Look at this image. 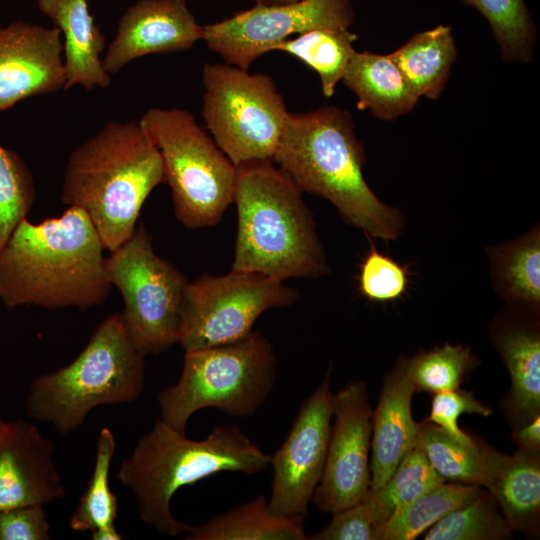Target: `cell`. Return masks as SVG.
Listing matches in <instances>:
<instances>
[{"mask_svg":"<svg viewBox=\"0 0 540 540\" xmlns=\"http://www.w3.org/2000/svg\"><path fill=\"white\" fill-rule=\"evenodd\" d=\"M273 162L301 192L328 200L366 237L394 241L404 232L405 216L384 203L364 178L365 150L346 109L289 112Z\"/></svg>","mask_w":540,"mask_h":540,"instance_id":"7a4b0ae2","label":"cell"},{"mask_svg":"<svg viewBox=\"0 0 540 540\" xmlns=\"http://www.w3.org/2000/svg\"><path fill=\"white\" fill-rule=\"evenodd\" d=\"M332 415L325 468L312 501L321 512L335 514L370 489L373 410L366 384L353 381L334 393Z\"/></svg>","mask_w":540,"mask_h":540,"instance_id":"5bb4252c","label":"cell"},{"mask_svg":"<svg viewBox=\"0 0 540 540\" xmlns=\"http://www.w3.org/2000/svg\"><path fill=\"white\" fill-rule=\"evenodd\" d=\"M342 81L356 95L359 109L383 121L408 114L420 98L390 54L355 51Z\"/></svg>","mask_w":540,"mask_h":540,"instance_id":"44dd1931","label":"cell"},{"mask_svg":"<svg viewBox=\"0 0 540 540\" xmlns=\"http://www.w3.org/2000/svg\"><path fill=\"white\" fill-rule=\"evenodd\" d=\"M35 200L34 179L25 161L0 144V252Z\"/></svg>","mask_w":540,"mask_h":540,"instance_id":"836d02e7","label":"cell"},{"mask_svg":"<svg viewBox=\"0 0 540 540\" xmlns=\"http://www.w3.org/2000/svg\"><path fill=\"white\" fill-rule=\"evenodd\" d=\"M414 393L401 355L385 374L379 401L373 410L370 489L382 486L415 445L418 423L411 413Z\"/></svg>","mask_w":540,"mask_h":540,"instance_id":"d6986e66","label":"cell"},{"mask_svg":"<svg viewBox=\"0 0 540 540\" xmlns=\"http://www.w3.org/2000/svg\"><path fill=\"white\" fill-rule=\"evenodd\" d=\"M351 0H299L282 5H254L204 27L203 41L225 63L249 70L261 56L290 36L320 28H350Z\"/></svg>","mask_w":540,"mask_h":540,"instance_id":"7c38bea8","label":"cell"},{"mask_svg":"<svg viewBox=\"0 0 540 540\" xmlns=\"http://www.w3.org/2000/svg\"><path fill=\"white\" fill-rule=\"evenodd\" d=\"M492 287L507 305L540 310V227L485 247Z\"/></svg>","mask_w":540,"mask_h":540,"instance_id":"7402d4cb","label":"cell"},{"mask_svg":"<svg viewBox=\"0 0 540 540\" xmlns=\"http://www.w3.org/2000/svg\"><path fill=\"white\" fill-rule=\"evenodd\" d=\"M358 35L349 28L313 29L276 44L273 51L296 57L319 76L322 93L332 97L356 51Z\"/></svg>","mask_w":540,"mask_h":540,"instance_id":"83f0119b","label":"cell"},{"mask_svg":"<svg viewBox=\"0 0 540 540\" xmlns=\"http://www.w3.org/2000/svg\"><path fill=\"white\" fill-rule=\"evenodd\" d=\"M237 235L231 270L279 281L330 272L302 192L273 160L236 166Z\"/></svg>","mask_w":540,"mask_h":540,"instance_id":"3957f363","label":"cell"},{"mask_svg":"<svg viewBox=\"0 0 540 540\" xmlns=\"http://www.w3.org/2000/svg\"><path fill=\"white\" fill-rule=\"evenodd\" d=\"M105 259L107 277L123 299L121 316L137 349L145 356L179 340L180 309L187 277L153 249L142 222Z\"/></svg>","mask_w":540,"mask_h":540,"instance_id":"30bf717a","label":"cell"},{"mask_svg":"<svg viewBox=\"0 0 540 540\" xmlns=\"http://www.w3.org/2000/svg\"><path fill=\"white\" fill-rule=\"evenodd\" d=\"M488 21L502 60L527 64L533 59L537 28L524 0H459Z\"/></svg>","mask_w":540,"mask_h":540,"instance_id":"4dcf8cb0","label":"cell"},{"mask_svg":"<svg viewBox=\"0 0 540 540\" xmlns=\"http://www.w3.org/2000/svg\"><path fill=\"white\" fill-rule=\"evenodd\" d=\"M144 381L145 355L132 342L121 313L114 312L96 326L72 362L30 382L25 410L29 418L68 434L98 406L136 401Z\"/></svg>","mask_w":540,"mask_h":540,"instance_id":"8992f818","label":"cell"},{"mask_svg":"<svg viewBox=\"0 0 540 540\" xmlns=\"http://www.w3.org/2000/svg\"><path fill=\"white\" fill-rule=\"evenodd\" d=\"M202 118L236 166L273 160L289 114L271 76L227 63H205Z\"/></svg>","mask_w":540,"mask_h":540,"instance_id":"9c48e42d","label":"cell"},{"mask_svg":"<svg viewBox=\"0 0 540 540\" xmlns=\"http://www.w3.org/2000/svg\"><path fill=\"white\" fill-rule=\"evenodd\" d=\"M415 444L445 482L484 488L488 487L506 456L478 441L474 446L462 445L426 420L418 423Z\"/></svg>","mask_w":540,"mask_h":540,"instance_id":"d4e9b609","label":"cell"},{"mask_svg":"<svg viewBox=\"0 0 540 540\" xmlns=\"http://www.w3.org/2000/svg\"><path fill=\"white\" fill-rule=\"evenodd\" d=\"M369 238L370 249L362 260L357 276L359 294L371 302H392L404 296L409 287L407 265L379 252Z\"/></svg>","mask_w":540,"mask_h":540,"instance_id":"e575fe53","label":"cell"},{"mask_svg":"<svg viewBox=\"0 0 540 540\" xmlns=\"http://www.w3.org/2000/svg\"><path fill=\"white\" fill-rule=\"evenodd\" d=\"M481 487L443 482L397 510L376 528L375 540H412L453 509L473 499Z\"/></svg>","mask_w":540,"mask_h":540,"instance_id":"f1b7e54d","label":"cell"},{"mask_svg":"<svg viewBox=\"0 0 540 540\" xmlns=\"http://www.w3.org/2000/svg\"><path fill=\"white\" fill-rule=\"evenodd\" d=\"M277 363L273 345L257 330L230 343L187 351L179 380L158 394L159 418L185 432L191 416L205 408L251 416L273 388Z\"/></svg>","mask_w":540,"mask_h":540,"instance_id":"52a82bcc","label":"cell"},{"mask_svg":"<svg viewBox=\"0 0 540 540\" xmlns=\"http://www.w3.org/2000/svg\"><path fill=\"white\" fill-rule=\"evenodd\" d=\"M104 250L79 207H67L61 216L39 223L25 218L0 252V299L10 310L99 306L112 288Z\"/></svg>","mask_w":540,"mask_h":540,"instance_id":"6da1fadb","label":"cell"},{"mask_svg":"<svg viewBox=\"0 0 540 540\" xmlns=\"http://www.w3.org/2000/svg\"><path fill=\"white\" fill-rule=\"evenodd\" d=\"M54 443L24 419L0 427V510L45 505L66 497Z\"/></svg>","mask_w":540,"mask_h":540,"instance_id":"2e32d148","label":"cell"},{"mask_svg":"<svg viewBox=\"0 0 540 540\" xmlns=\"http://www.w3.org/2000/svg\"><path fill=\"white\" fill-rule=\"evenodd\" d=\"M329 380L330 371L303 401L284 443L271 455L268 507L277 516L303 520L322 479L333 417Z\"/></svg>","mask_w":540,"mask_h":540,"instance_id":"4fadbf2b","label":"cell"},{"mask_svg":"<svg viewBox=\"0 0 540 540\" xmlns=\"http://www.w3.org/2000/svg\"><path fill=\"white\" fill-rule=\"evenodd\" d=\"M389 54L419 97L436 100L445 89L457 48L452 28L440 24L413 35Z\"/></svg>","mask_w":540,"mask_h":540,"instance_id":"cb8c5ba5","label":"cell"},{"mask_svg":"<svg viewBox=\"0 0 540 540\" xmlns=\"http://www.w3.org/2000/svg\"><path fill=\"white\" fill-rule=\"evenodd\" d=\"M116 449L114 434L103 427L98 436L94 467L86 490L72 513L69 526L73 531H90L94 540H121L115 520L118 500L109 485L111 462Z\"/></svg>","mask_w":540,"mask_h":540,"instance_id":"4316f807","label":"cell"},{"mask_svg":"<svg viewBox=\"0 0 540 540\" xmlns=\"http://www.w3.org/2000/svg\"><path fill=\"white\" fill-rule=\"evenodd\" d=\"M188 540H305L303 520L273 514L263 495L192 526Z\"/></svg>","mask_w":540,"mask_h":540,"instance_id":"484cf974","label":"cell"},{"mask_svg":"<svg viewBox=\"0 0 540 540\" xmlns=\"http://www.w3.org/2000/svg\"><path fill=\"white\" fill-rule=\"evenodd\" d=\"M512 439L519 448L540 451V414L526 424L513 429Z\"/></svg>","mask_w":540,"mask_h":540,"instance_id":"f35d334b","label":"cell"},{"mask_svg":"<svg viewBox=\"0 0 540 540\" xmlns=\"http://www.w3.org/2000/svg\"><path fill=\"white\" fill-rule=\"evenodd\" d=\"M512 530L536 535L540 527V451L506 455L486 488Z\"/></svg>","mask_w":540,"mask_h":540,"instance_id":"603a6c76","label":"cell"},{"mask_svg":"<svg viewBox=\"0 0 540 540\" xmlns=\"http://www.w3.org/2000/svg\"><path fill=\"white\" fill-rule=\"evenodd\" d=\"M3 423H4V420H3L2 416H1V413H0V427H1V425H2Z\"/></svg>","mask_w":540,"mask_h":540,"instance_id":"60d3db41","label":"cell"},{"mask_svg":"<svg viewBox=\"0 0 540 540\" xmlns=\"http://www.w3.org/2000/svg\"><path fill=\"white\" fill-rule=\"evenodd\" d=\"M443 482L444 479L415 444L389 479L382 486L369 489L362 500L371 509L378 526L397 510Z\"/></svg>","mask_w":540,"mask_h":540,"instance_id":"f546056e","label":"cell"},{"mask_svg":"<svg viewBox=\"0 0 540 540\" xmlns=\"http://www.w3.org/2000/svg\"><path fill=\"white\" fill-rule=\"evenodd\" d=\"M297 298L296 289L264 275L204 274L185 287L178 343L187 352L239 340L254 330L263 312L290 306Z\"/></svg>","mask_w":540,"mask_h":540,"instance_id":"8fae6325","label":"cell"},{"mask_svg":"<svg viewBox=\"0 0 540 540\" xmlns=\"http://www.w3.org/2000/svg\"><path fill=\"white\" fill-rule=\"evenodd\" d=\"M161 183V155L139 122L109 121L70 153L60 200L83 209L112 252L132 235L145 200Z\"/></svg>","mask_w":540,"mask_h":540,"instance_id":"277c9868","label":"cell"},{"mask_svg":"<svg viewBox=\"0 0 540 540\" xmlns=\"http://www.w3.org/2000/svg\"><path fill=\"white\" fill-rule=\"evenodd\" d=\"M37 7L63 36L64 90L77 85L88 90L108 87L111 77L100 58L106 39L87 0H37Z\"/></svg>","mask_w":540,"mask_h":540,"instance_id":"ffe728a7","label":"cell"},{"mask_svg":"<svg viewBox=\"0 0 540 540\" xmlns=\"http://www.w3.org/2000/svg\"><path fill=\"white\" fill-rule=\"evenodd\" d=\"M403 357L415 392L433 394L459 388L464 377L479 364L471 348L461 344L445 343Z\"/></svg>","mask_w":540,"mask_h":540,"instance_id":"d6a6232c","label":"cell"},{"mask_svg":"<svg viewBox=\"0 0 540 540\" xmlns=\"http://www.w3.org/2000/svg\"><path fill=\"white\" fill-rule=\"evenodd\" d=\"M270 463L271 455L237 424L219 425L206 438L192 440L157 417L122 461L118 480L134 494L144 523L177 536L192 527L171 512V500L180 488L220 472L256 474Z\"/></svg>","mask_w":540,"mask_h":540,"instance_id":"5b68a950","label":"cell"},{"mask_svg":"<svg viewBox=\"0 0 540 540\" xmlns=\"http://www.w3.org/2000/svg\"><path fill=\"white\" fill-rule=\"evenodd\" d=\"M203 34L186 0H138L122 14L102 64L115 74L145 55L189 50Z\"/></svg>","mask_w":540,"mask_h":540,"instance_id":"e0dca14e","label":"cell"},{"mask_svg":"<svg viewBox=\"0 0 540 540\" xmlns=\"http://www.w3.org/2000/svg\"><path fill=\"white\" fill-rule=\"evenodd\" d=\"M377 523L369 506L358 503L335 514L320 532L308 537L312 540H375Z\"/></svg>","mask_w":540,"mask_h":540,"instance_id":"8d00e7d4","label":"cell"},{"mask_svg":"<svg viewBox=\"0 0 540 540\" xmlns=\"http://www.w3.org/2000/svg\"><path fill=\"white\" fill-rule=\"evenodd\" d=\"M139 124L157 147L176 219L189 229L219 223L234 201L236 167L182 108H149Z\"/></svg>","mask_w":540,"mask_h":540,"instance_id":"ba28073f","label":"cell"},{"mask_svg":"<svg viewBox=\"0 0 540 540\" xmlns=\"http://www.w3.org/2000/svg\"><path fill=\"white\" fill-rule=\"evenodd\" d=\"M540 310L505 304L489 324V338L511 379L503 410L513 429L540 414Z\"/></svg>","mask_w":540,"mask_h":540,"instance_id":"ac0fdd59","label":"cell"},{"mask_svg":"<svg viewBox=\"0 0 540 540\" xmlns=\"http://www.w3.org/2000/svg\"><path fill=\"white\" fill-rule=\"evenodd\" d=\"M512 528L487 489L453 509L425 533V540H501L510 538Z\"/></svg>","mask_w":540,"mask_h":540,"instance_id":"1f68e13d","label":"cell"},{"mask_svg":"<svg viewBox=\"0 0 540 540\" xmlns=\"http://www.w3.org/2000/svg\"><path fill=\"white\" fill-rule=\"evenodd\" d=\"M464 413L487 417L492 410L478 401L472 392L457 388L434 393L426 421L438 426L458 443L474 446L477 441L458 426V419Z\"/></svg>","mask_w":540,"mask_h":540,"instance_id":"d590c367","label":"cell"},{"mask_svg":"<svg viewBox=\"0 0 540 540\" xmlns=\"http://www.w3.org/2000/svg\"><path fill=\"white\" fill-rule=\"evenodd\" d=\"M57 27L17 20L0 25V111L64 90L63 41Z\"/></svg>","mask_w":540,"mask_h":540,"instance_id":"9a60e30c","label":"cell"},{"mask_svg":"<svg viewBox=\"0 0 540 540\" xmlns=\"http://www.w3.org/2000/svg\"><path fill=\"white\" fill-rule=\"evenodd\" d=\"M254 2V5H266V6H272V5H282V4H290L297 2L299 0H252Z\"/></svg>","mask_w":540,"mask_h":540,"instance_id":"ab89813d","label":"cell"},{"mask_svg":"<svg viewBox=\"0 0 540 540\" xmlns=\"http://www.w3.org/2000/svg\"><path fill=\"white\" fill-rule=\"evenodd\" d=\"M50 524L44 505L0 510V540H50Z\"/></svg>","mask_w":540,"mask_h":540,"instance_id":"74e56055","label":"cell"}]
</instances>
